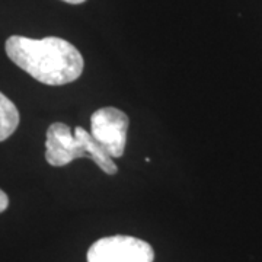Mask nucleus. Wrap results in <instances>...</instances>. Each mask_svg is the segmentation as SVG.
<instances>
[{
    "label": "nucleus",
    "instance_id": "obj_6",
    "mask_svg": "<svg viewBox=\"0 0 262 262\" xmlns=\"http://www.w3.org/2000/svg\"><path fill=\"white\" fill-rule=\"evenodd\" d=\"M8 206H9V198L0 189V213H3L8 208Z\"/></svg>",
    "mask_w": 262,
    "mask_h": 262
},
{
    "label": "nucleus",
    "instance_id": "obj_5",
    "mask_svg": "<svg viewBox=\"0 0 262 262\" xmlns=\"http://www.w3.org/2000/svg\"><path fill=\"white\" fill-rule=\"evenodd\" d=\"M19 111L6 95L0 92V141H5L16 131L19 125Z\"/></svg>",
    "mask_w": 262,
    "mask_h": 262
},
{
    "label": "nucleus",
    "instance_id": "obj_4",
    "mask_svg": "<svg viewBox=\"0 0 262 262\" xmlns=\"http://www.w3.org/2000/svg\"><path fill=\"white\" fill-rule=\"evenodd\" d=\"M128 117L121 110L105 106L91 117V134L113 158H121L127 144Z\"/></svg>",
    "mask_w": 262,
    "mask_h": 262
},
{
    "label": "nucleus",
    "instance_id": "obj_3",
    "mask_svg": "<svg viewBox=\"0 0 262 262\" xmlns=\"http://www.w3.org/2000/svg\"><path fill=\"white\" fill-rule=\"evenodd\" d=\"M155 252L147 242L124 234L96 241L88 251V262H153Z\"/></svg>",
    "mask_w": 262,
    "mask_h": 262
},
{
    "label": "nucleus",
    "instance_id": "obj_2",
    "mask_svg": "<svg viewBox=\"0 0 262 262\" xmlns=\"http://www.w3.org/2000/svg\"><path fill=\"white\" fill-rule=\"evenodd\" d=\"M77 158H89L108 175L117 173L114 159L95 140L92 134L83 127L75 130L63 122H54L48 127L46 140V159L51 166H64Z\"/></svg>",
    "mask_w": 262,
    "mask_h": 262
},
{
    "label": "nucleus",
    "instance_id": "obj_1",
    "mask_svg": "<svg viewBox=\"0 0 262 262\" xmlns=\"http://www.w3.org/2000/svg\"><path fill=\"white\" fill-rule=\"evenodd\" d=\"M5 48L15 64L44 84L72 83L83 73V57L73 44L63 38L34 39L12 35Z\"/></svg>",
    "mask_w": 262,
    "mask_h": 262
},
{
    "label": "nucleus",
    "instance_id": "obj_7",
    "mask_svg": "<svg viewBox=\"0 0 262 262\" xmlns=\"http://www.w3.org/2000/svg\"><path fill=\"white\" fill-rule=\"evenodd\" d=\"M66 3H70V5H80V3H83L86 0H63Z\"/></svg>",
    "mask_w": 262,
    "mask_h": 262
}]
</instances>
